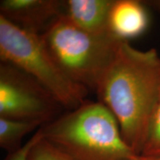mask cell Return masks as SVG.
Masks as SVG:
<instances>
[{"label": "cell", "instance_id": "cell-4", "mask_svg": "<svg viewBox=\"0 0 160 160\" xmlns=\"http://www.w3.org/2000/svg\"><path fill=\"white\" fill-rule=\"evenodd\" d=\"M1 62L11 64L33 77L71 111L88 101V90L69 79L59 67L41 35L18 27L0 16Z\"/></svg>", "mask_w": 160, "mask_h": 160}, {"label": "cell", "instance_id": "cell-1", "mask_svg": "<svg viewBox=\"0 0 160 160\" xmlns=\"http://www.w3.org/2000/svg\"><path fill=\"white\" fill-rule=\"evenodd\" d=\"M113 113L124 141L141 153L148 126L160 99V57L123 41L96 91Z\"/></svg>", "mask_w": 160, "mask_h": 160}, {"label": "cell", "instance_id": "cell-11", "mask_svg": "<svg viewBox=\"0 0 160 160\" xmlns=\"http://www.w3.org/2000/svg\"><path fill=\"white\" fill-rule=\"evenodd\" d=\"M28 160H69L62 153L44 139L43 135L30 151Z\"/></svg>", "mask_w": 160, "mask_h": 160}, {"label": "cell", "instance_id": "cell-14", "mask_svg": "<svg viewBox=\"0 0 160 160\" xmlns=\"http://www.w3.org/2000/svg\"><path fill=\"white\" fill-rule=\"evenodd\" d=\"M152 5H155L157 8H159L160 10V1H153L151 2Z\"/></svg>", "mask_w": 160, "mask_h": 160}, {"label": "cell", "instance_id": "cell-9", "mask_svg": "<svg viewBox=\"0 0 160 160\" xmlns=\"http://www.w3.org/2000/svg\"><path fill=\"white\" fill-rule=\"evenodd\" d=\"M43 125L35 120L0 117V147L8 153H13L22 147V141L26 136Z\"/></svg>", "mask_w": 160, "mask_h": 160}, {"label": "cell", "instance_id": "cell-3", "mask_svg": "<svg viewBox=\"0 0 160 160\" xmlns=\"http://www.w3.org/2000/svg\"><path fill=\"white\" fill-rule=\"evenodd\" d=\"M40 35L65 74L75 83L94 92L123 42L113 34L88 33L63 13Z\"/></svg>", "mask_w": 160, "mask_h": 160}, {"label": "cell", "instance_id": "cell-6", "mask_svg": "<svg viewBox=\"0 0 160 160\" xmlns=\"http://www.w3.org/2000/svg\"><path fill=\"white\" fill-rule=\"evenodd\" d=\"M64 1L2 0L0 16L18 27L42 34L63 13Z\"/></svg>", "mask_w": 160, "mask_h": 160}, {"label": "cell", "instance_id": "cell-12", "mask_svg": "<svg viewBox=\"0 0 160 160\" xmlns=\"http://www.w3.org/2000/svg\"><path fill=\"white\" fill-rule=\"evenodd\" d=\"M42 137V133L41 128H40L39 130L35 132L34 134L28 140L27 142L24 144L21 148L13 153H8V155L4 160H28V157L30 151L32 147Z\"/></svg>", "mask_w": 160, "mask_h": 160}, {"label": "cell", "instance_id": "cell-13", "mask_svg": "<svg viewBox=\"0 0 160 160\" xmlns=\"http://www.w3.org/2000/svg\"><path fill=\"white\" fill-rule=\"evenodd\" d=\"M134 160H160V158L158 157H145V156L137 155L135 157Z\"/></svg>", "mask_w": 160, "mask_h": 160}, {"label": "cell", "instance_id": "cell-10", "mask_svg": "<svg viewBox=\"0 0 160 160\" xmlns=\"http://www.w3.org/2000/svg\"><path fill=\"white\" fill-rule=\"evenodd\" d=\"M139 155L160 158V99L150 122Z\"/></svg>", "mask_w": 160, "mask_h": 160}, {"label": "cell", "instance_id": "cell-7", "mask_svg": "<svg viewBox=\"0 0 160 160\" xmlns=\"http://www.w3.org/2000/svg\"><path fill=\"white\" fill-rule=\"evenodd\" d=\"M114 0L64 1L63 14L72 23L95 35L113 34L109 28L110 11Z\"/></svg>", "mask_w": 160, "mask_h": 160}, {"label": "cell", "instance_id": "cell-8", "mask_svg": "<svg viewBox=\"0 0 160 160\" xmlns=\"http://www.w3.org/2000/svg\"><path fill=\"white\" fill-rule=\"evenodd\" d=\"M149 25L143 4L137 0H114L109 15L110 31L122 41L139 37Z\"/></svg>", "mask_w": 160, "mask_h": 160}, {"label": "cell", "instance_id": "cell-2", "mask_svg": "<svg viewBox=\"0 0 160 160\" xmlns=\"http://www.w3.org/2000/svg\"><path fill=\"white\" fill-rule=\"evenodd\" d=\"M44 139L69 160H134L113 113L88 102L41 127Z\"/></svg>", "mask_w": 160, "mask_h": 160}, {"label": "cell", "instance_id": "cell-5", "mask_svg": "<svg viewBox=\"0 0 160 160\" xmlns=\"http://www.w3.org/2000/svg\"><path fill=\"white\" fill-rule=\"evenodd\" d=\"M64 108L43 86L11 64H0V117L35 120L43 125Z\"/></svg>", "mask_w": 160, "mask_h": 160}]
</instances>
